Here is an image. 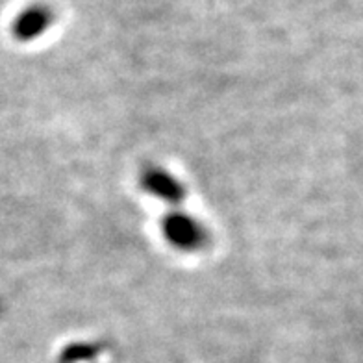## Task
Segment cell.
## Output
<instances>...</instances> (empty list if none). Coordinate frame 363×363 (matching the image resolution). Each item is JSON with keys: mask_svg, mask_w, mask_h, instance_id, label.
<instances>
[{"mask_svg": "<svg viewBox=\"0 0 363 363\" xmlns=\"http://www.w3.org/2000/svg\"><path fill=\"white\" fill-rule=\"evenodd\" d=\"M162 234L172 249L180 252H201L210 243V232L199 217L174 210L162 219Z\"/></svg>", "mask_w": 363, "mask_h": 363, "instance_id": "6da1fadb", "label": "cell"}, {"mask_svg": "<svg viewBox=\"0 0 363 363\" xmlns=\"http://www.w3.org/2000/svg\"><path fill=\"white\" fill-rule=\"evenodd\" d=\"M139 186L145 193L169 206H180L186 201V186L171 171L160 165H148L139 177Z\"/></svg>", "mask_w": 363, "mask_h": 363, "instance_id": "7a4b0ae2", "label": "cell"}, {"mask_svg": "<svg viewBox=\"0 0 363 363\" xmlns=\"http://www.w3.org/2000/svg\"><path fill=\"white\" fill-rule=\"evenodd\" d=\"M54 23V11L45 4H32L24 8L11 23V34L17 41L28 43L41 38Z\"/></svg>", "mask_w": 363, "mask_h": 363, "instance_id": "3957f363", "label": "cell"}, {"mask_svg": "<svg viewBox=\"0 0 363 363\" xmlns=\"http://www.w3.org/2000/svg\"><path fill=\"white\" fill-rule=\"evenodd\" d=\"M96 349L95 345L89 343H72L62 354V363H78L87 362V359L95 358Z\"/></svg>", "mask_w": 363, "mask_h": 363, "instance_id": "277c9868", "label": "cell"}]
</instances>
